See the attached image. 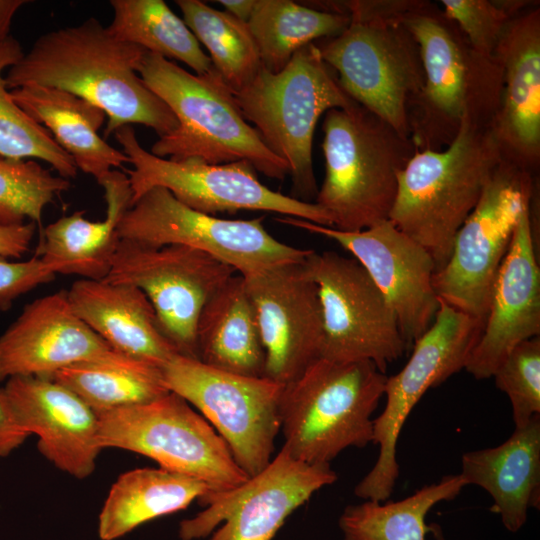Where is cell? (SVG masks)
Listing matches in <instances>:
<instances>
[{
	"mask_svg": "<svg viewBox=\"0 0 540 540\" xmlns=\"http://www.w3.org/2000/svg\"><path fill=\"white\" fill-rule=\"evenodd\" d=\"M147 51L120 41L90 17L75 26L47 32L9 68V90L27 85L58 88L102 109L107 117L103 136L141 124L159 137L177 127L168 106L143 82L137 68Z\"/></svg>",
	"mask_w": 540,
	"mask_h": 540,
	"instance_id": "1",
	"label": "cell"
},
{
	"mask_svg": "<svg viewBox=\"0 0 540 540\" xmlns=\"http://www.w3.org/2000/svg\"><path fill=\"white\" fill-rule=\"evenodd\" d=\"M387 377L369 360L316 359L283 387L282 447L299 461L323 464L349 447L367 446Z\"/></svg>",
	"mask_w": 540,
	"mask_h": 540,
	"instance_id": "6",
	"label": "cell"
},
{
	"mask_svg": "<svg viewBox=\"0 0 540 540\" xmlns=\"http://www.w3.org/2000/svg\"><path fill=\"white\" fill-rule=\"evenodd\" d=\"M483 325L440 300L432 325L413 343L408 362L397 374L387 377L386 404L373 420V443L379 446V455L356 485L357 497L378 502L390 497L399 476L396 447L406 419L430 388L465 368Z\"/></svg>",
	"mask_w": 540,
	"mask_h": 540,
	"instance_id": "13",
	"label": "cell"
},
{
	"mask_svg": "<svg viewBox=\"0 0 540 540\" xmlns=\"http://www.w3.org/2000/svg\"><path fill=\"white\" fill-rule=\"evenodd\" d=\"M197 358L210 367L264 377L265 351L241 275L232 276L204 305L196 326Z\"/></svg>",
	"mask_w": 540,
	"mask_h": 540,
	"instance_id": "28",
	"label": "cell"
},
{
	"mask_svg": "<svg viewBox=\"0 0 540 540\" xmlns=\"http://www.w3.org/2000/svg\"><path fill=\"white\" fill-rule=\"evenodd\" d=\"M161 369L167 389L203 414L249 477L267 467L281 428L283 384L222 371L179 354Z\"/></svg>",
	"mask_w": 540,
	"mask_h": 540,
	"instance_id": "12",
	"label": "cell"
},
{
	"mask_svg": "<svg viewBox=\"0 0 540 540\" xmlns=\"http://www.w3.org/2000/svg\"><path fill=\"white\" fill-rule=\"evenodd\" d=\"M120 239L149 247L184 245L206 252L239 275L303 260L310 252L285 244L263 225V217L229 220L196 211L167 189L154 187L125 212Z\"/></svg>",
	"mask_w": 540,
	"mask_h": 540,
	"instance_id": "14",
	"label": "cell"
},
{
	"mask_svg": "<svg viewBox=\"0 0 540 540\" xmlns=\"http://www.w3.org/2000/svg\"><path fill=\"white\" fill-rule=\"evenodd\" d=\"M0 403L12 422L38 437L39 452L77 479L95 470L99 417L76 394L48 377L15 376L0 385Z\"/></svg>",
	"mask_w": 540,
	"mask_h": 540,
	"instance_id": "20",
	"label": "cell"
},
{
	"mask_svg": "<svg viewBox=\"0 0 540 540\" xmlns=\"http://www.w3.org/2000/svg\"><path fill=\"white\" fill-rule=\"evenodd\" d=\"M10 94L30 118L51 133L77 168L97 182L111 170L129 163L122 150L99 135L107 117L96 105L67 91L42 85L23 86L10 90Z\"/></svg>",
	"mask_w": 540,
	"mask_h": 540,
	"instance_id": "27",
	"label": "cell"
},
{
	"mask_svg": "<svg viewBox=\"0 0 540 540\" xmlns=\"http://www.w3.org/2000/svg\"><path fill=\"white\" fill-rule=\"evenodd\" d=\"M98 184L104 189L107 207L103 220L91 221L84 211H75L41 231L35 256L52 266L57 274L103 280L110 271L120 242L119 223L131 207L132 192L127 174L115 169Z\"/></svg>",
	"mask_w": 540,
	"mask_h": 540,
	"instance_id": "25",
	"label": "cell"
},
{
	"mask_svg": "<svg viewBox=\"0 0 540 540\" xmlns=\"http://www.w3.org/2000/svg\"><path fill=\"white\" fill-rule=\"evenodd\" d=\"M27 433L19 429L10 419L0 403V457L10 455L19 448L29 437Z\"/></svg>",
	"mask_w": 540,
	"mask_h": 540,
	"instance_id": "41",
	"label": "cell"
},
{
	"mask_svg": "<svg viewBox=\"0 0 540 540\" xmlns=\"http://www.w3.org/2000/svg\"><path fill=\"white\" fill-rule=\"evenodd\" d=\"M24 55L21 44L12 36L0 43V156L14 159H39L59 176L70 179L78 168L54 140L51 133L30 118L12 99L3 71Z\"/></svg>",
	"mask_w": 540,
	"mask_h": 540,
	"instance_id": "35",
	"label": "cell"
},
{
	"mask_svg": "<svg viewBox=\"0 0 540 540\" xmlns=\"http://www.w3.org/2000/svg\"><path fill=\"white\" fill-rule=\"evenodd\" d=\"M337 480L329 463L309 464L285 448L242 485L198 500L203 511L179 524L181 540H272L288 516Z\"/></svg>",
	"mask_w": 540,
	"mask_h": 540,
	"instance_id": "17",
	"label": "cell"
},
{
	"mask_svg": "<svg viewBox=\"0 0 540 540\" xmlns=\"http://www.w3.org/2000/svg\"><path fill=\"white\" fill-rule=\"evenodd\" d=\"M276 220L327 237L350 252L395 314L407 349L432 325L440 306L432 285L435 262L419 243L389 220L358 232L288 216Z\"/></svg>",
	"mask_w": 540,
	"mask_h": 540,
	"instance_id": "18",
	"label": "cell"
},
{
	"mask_svg": "<svg viewBox=\"0 0 540 540\" xmlns=\"http://www.w3.org/2000/svg\"><path fill=\"white\" fill-rule=\"evenodd\" d=\"M113 134L133 166L125 169L132 192L131 205L148 190L163 187L184 205L212 216L250 210L333 226L328 213L316 203L286 196L262 184L247 161L225 164L196 159L173 161L144 149L131 125Z\"/></svg>",
	"mask_w": 540,
	"mask_h": 540,
	"instance_id": "10",
	"label": "cell"
},
{
	"mask_svg": "<svg viewBox=\"0 0 540 540\" xmlns=\"http://www.w3.org/2000/svg\"><path fill=\"white\" fill-rule=\"evenodd\" d=\"M400 21L418 44L425 76L409 111L416 147L440 150L448 146L465 114L494 123L503 86L496 58L477 54L457 25L431 4L422 2Z\"/></svg>",
	"mask_w": 540,
	"mask_h": 540,
	"instance_id": "4",
	"label": "cell"
},
{
	"mask_svg": "<svg viewBox=\"0 0 540 540\" xmlns=\"http://www.w3.org/2000/svg\"><path fill=\"white\" fill-rule=\"evenodd\" d=\"M305 265L321 307L320 358L369 360L386 373L407 346L395 314L367 271L355 258L334 251L311 250Z\"/></svg>",
	"mask_w": 540,
	"mask_h": 540,
	"instance_id": "15",
	"label": "cell"
},
{
	"mask_svg": "<svg viewBox=\"0 0 540 540\" xmlns=\"http://www.w3.org/2000/svg\"><path fill=\"white\" fill-rule=\"evenodd\" d=\"M111 351L75 314L67 290H60L27 304L0 335V383L15 376L50 378Z\"/></svg>",
	"mask_w": 540,
	"mask_h": 540,
	"instance_id": "22",
	"label": "cell"
},
{
	"mask_svg": "<svg viewBox=\"0 0 540 540\" xmlns=\"http://www.w3.org/2000/svg\"><path fill=\"white\" fill-rule=\"evenodd\" d=\"M496 387L511 403L515 427L525 426L540 415V339L534 337L516 345L495 370Z\"/></svg>",
	"mask_w": 540,
	"mask_h": 540,
	"instance_id": "37",
	"label": "cell"
},
{
	"mask_svg": "<svg viewBox=\"0 0 540 540\" xmlns=\"http://www.w3.org/2000/svg\"><path fill=\"white\" fill-rule=\"evenodd\" d=\"M322 128L325 177L315 203L332 228L358 232L388 220L413 140L357 103L327 111Z\"/></svg>",
	"mask_w": 540,
	"mask_h": 540,
	"instance_id": "5",
	"label": "cell"
},
{
	"mask_svg": "<svg viewBox=\"0 0 540 540\" xmlns=\"http://www.w3.org/2000/svg\"><path fill=\"white\" fill-rule=\"evenodd\" d=\"M225 11L237 19L247 23L253 11L255 0H218Z\"/></svg>",
	"mask_w": 540,
	"mask_h": 540,
	"instance_id": "43",
	"label": "cell"
},
{
	"mask_svg": "<svg viewBox=\"0 0 540 540\" xmlns=\"http://www.w3.org/2000/svg\"><path fill=\"white\" fill-rule=\"evenodd\" d=\"M50 378L76 394L97 416L145 404L170 392L160 366L114 350L67 366Z\"/></svg>",
	"mask_w": 540,
	"mask_h": 540,
	"instance_id": "30",
	"label": "cell"
},
{
	"mask_svg": "<svg viewBox=\"0 0 540 540\" xmlns=\"http://www.w3.org/2000/svg\"><path fill=\"white\" fill-rule=\"evenodd\" d=\"M465 486L460 474L447 475L400 501L349 505L339 518L344 540H425L431 531L425 523L428 512L437 503L454 499Z\"/></svg>",
	"mask_w": 540,
	"mask_h": 540,
	"instance_id": "33",
	"label": "cell"
},
{
	"mask_svg": "<svg viewBox=\"0 0 540 540\" xmlns=\"http://www.w3.org/2000/svg\"><path fill=\"white\" fill-rule=\"evenodd\" d=\"M56 274L52 266L35 255L26 261L0 256V311H7L20 296L51 282Z\"/></svg>",
	"mask_w": 540,
	"mask_h": 540,
	"instance_id": "39",
	"label": "cell"
},
{
	"mask_svg": "<svg viewBox=\"0 0 540 540\" xmlns=\"http://www.w3.org/2000/svg\"><path fill=\"white\" fill-rule=\"evenodd\" d=\"M494 57L503 86L494 128L503 156L531 174L540 159V12L514 16Z\"/></svg>",
	"mask_w": 540,
	"mask_h": 540,
	"instance_id": "23",
	"label": "cell"
},
{
	"mask_svg": "<svg viewBox=\"0 0 540 540\" xmlns=\"http://www.w3.org/2000/svg\"><path fill=\"white\" fill-rule=\"evenodd\" d=\"M235 274L228 264L192 247L172 244L155 248L120 239L103 280L140 289L177 353L198 360L196 326L200 313Z\"/></svg>",
	"mask_w": 540,
	"mask_h": 540,
	"instance_id": "16",
	"label": "cell"
},
{
	"mask_svg": "<svg viewBox=\"0 0 540 540\" xmlns=\"http://www.w3.org/2000/svg\"><path fill=\"white\" fill-rule=\"evenodd\" d=\"M503 158L494 123L465 114L445 149H416L398 173L388 220L430 254L436 271Z\"/></svg>",
	"mask_w": 540,
	"mask_h": 540,
	"instance_id": "2",
	"label": "cell"
},
{
	"mask_svg": "<svg viewBox=\"0 0 540 540\" xmlns=\"http://www.w3.org/2000/svg\"><path fill=\"white\" fill-rule=\"evenodd\" d=\"M183 21L209 52L213 68L233 93L247 86L262 68L247 23L199 0H176Z\"/></svg>",
	"mask_w": 540,
	"mask_h": 540,
	"instance_id": "34",
	"label": "cell"
},
{
	"mask_svg": "<svg viewBox=\"0 0 540 540\" xmlns=\"http://www.w3.org/2000/svg\"><path fill=\"white\" fill-rule=\"evenodd\" d=\"M113 18L108 31L116 39L142 47L168 60L183 62L197 75L214 68L200 43L162 0H111Z\"/></svg>",
	"mask_w": 540,
	"mask_h": 540,
	"instance_id": "32",
	"label": "cell"
},
{
	"mask_svg": "<svg viewBox=\"0 0 540 540\" xmlns=\"http://www.w3.org/2000/svg\"><path fill=\"white\" fill-rule=\"evenodd\" d=\"M70 181L33 159L0 156V226L33 222L41 227L45 208L70 188Z\"/></svg>",
	"mask_w": 540,
	"mask_h": 540,
	"instance_id": "36",
	"label": "cell"
},
{
	"mask_svg": "<svg viewBox=\"0 0 540 540\" xmlns=\"http://www.w3.org/2000/svg\"><path fill=\"white\" fill-rule=\"evenodd\" d=\"M212 493L201 480L163 468H137L112 484L98 518L101 540L118 539L158 517L187 508Z\"/></svg>",
	"mask_w": 540,
	"mask_h": 540,
	"instance_id": "29",
	"label": "cell"
},
{
	"mask_svg": "<svg viewBox=\"0 0 540 540\" xmlns=\"http://www.w3.org/2000/svg\"><path fill=\"white\" fill-rule=\"evenodd\" d=\"M36 226L33 222L18 226H0V256L8 259L21 258L29 250Z\"/></svg>",
	"mask_w": 540,
	"mask_h": 540,
	"instance_id": "40",
	"label": "cell"
},
{
	"mask_svg": "<svg viewBox=\"0 0 540 540\" xmlns=\"http://www.w3.org/2000/svg\"><path fill=\"white\" fill-rule=\"evenodd\" d=\"M305 258L241 275L265 351L264 377L283 385L320 358L321 307Z\"/></svg>",
	"mask_w": 540,
	"mask_h": 540,
	"instance_id": "19",
	"label": "cell"
},
{
	"mask_svg": "<svg viewBox=\"0 0 540 540\" xmlns=\"http://www.w3.org/2000/svg\"><path fill=\"white\" fill-rule=\"evenodd\" d=\"M444 16L454 22L471 48L486 58L494 53L508 22L518 13L521 2L488 0H442Z\"/></svg>",
	"mask_w": 540,
	"mask_h": 540,
	"instance_id": "38",
	"label": "cell"
},
{
	"mask_svg": "<svg viewBox=\"0 0 540 540\" xmlns=\"http://www.w3.org/2000/svg\"><path fill=\"white\" fill-rule=\"evenodd\" d=\"M98 417L101 449L143 455L160 468L203 481L212 493L234 489L249 478L209 422L174 392Z\"/></svg>",
	"mask_w": 540,
	"mask_h": 540,
	"instance_id": "9",
	"label": "cell"
},
{
	"mask_svg": "<svg viewBox=\"0 0 540 540\" xmlns=\"http://www.w3.org/2000/svg\"><path fill=\"white\" fill-rule=\"evenodd\" d=\"M29 2L27 0H0V43L10 36L11 24L17 11Z\"/></svg>",
	"mask_w": 540,
	"mask_h": 540,
	"instance_id": "42",
	"label": "cell"
},
{
	"mask_svg": "<svg viewBox=\"0 0 540 540\" xmlns=\"http://www.w3.org/2000/svg\"><path fill=\"white\" fill-rule=\"evenodd\" d=\"M461 477L467 485L485 489L493 499L490 510L511 532L527 520L540 500V415L516 428L502 444L462 456Z\"/></svg>",
	"mask_w": 540,
	"mask_h": 540,
	"instance_id": "26",
	"label": "cell"
},
{
	"mask_svg": "<svg viewBox=\"0 0 540 540\" xmlns=\"http://www.w3.org/2000/svg\"><path fill=\"white\" fill-rule=\"evenodd\" d=\"M350 23L346 14L290 0H255L247 21L262 67L281 71L301 48L337 36Z\"/></svg>",
	"mask_w": 540,
	"mask_h": 540,
	"instance_id": "31",
	"label": "cell"
},
{
	"mask_svg": "<svg viewBox=\"0 0 540 540\" xmlns=\"http://www.w3.org/2000/svg\"><path fill=\"white\" fill-rule=\"evenodd\" d=\"M137 72L178 123L152 145L153 155L208 164L247 161L276 180L289 174L286 163L268 149L246 121L233 91L215 69L203 75L192 74L171 60L146 52Z\"/></svg>",
	"mask_w": 540,
	"mask_h": 540,
	"instance_id": "3",
	"label": "cell"
},
{
	"mask_svg": "<svg viewBox=\"0 0 540 540\" xmlns=\"http://www.w3.org/2000/svg\"><path fill=\"white\" fill-rule=\"evenodd\" d=\"M247 122L268 149L283 160L292 178L291 197H316L312 144L319 118L330 109L356 104L341 88L315 42L298 50L279 72L259 70L234 93Z\"/></svg>",
	"mask_w": 540,
	"mask_h": 540,
	"instance_id": "7",
	"label": "cell"
},
{
	"mask_svg": "<svg viewBox=\"0 0 540 540\" xmlns=\"http://www.w3.org/2000/svg\"><path fill=\"white\" fill-rule=\"evenodd\" d=\"M67 296L75 314L112 350L160 367L178 354L137 287L81 278Z\"/></svg>",
	"mask_w": 540,
	"mask_h": 540,
	"instance_id": "24",
	"label": "cell"
},
{
	"mask_svg": "<svg viewBox=\"0 0 540 540\" xmlns=\"http://www.w3.org/2000/svg\"><path fill=\"white\" fill-rule=\"evenodd\" d=\"M538 253L529 204L515 227L493 285L481 334L464 368L476 379L491 378L516 345L539 336Z\"/></svg>",
	"mask_w": 540,
	"mask_h": 540,
	"instance_id": "21",
	"label": "cell"
},
{
	"mask_svg": "<svg viewBox=\"0 0 540 540\" xmlns=\"http://www.w3.org/2000/svg\"><path fill=\"white\" fill-rule=\"evenodd\" d=\"M532 194V175L503 158L458 230L446 264L433 275L440 300L484 324L498 270Z\"/></svg>",
	"mask_w": 540,
	"mask_h": 540,
	"instance_id": "11",
	"label": "cell"
},
{
	"mask_svg": "<svg viewBox=\"0 0 540 540\" xmlns=\"http://www.w3.org/2000/svg\"><path fill=\"white\" fill-rule=\"evenodd\" d=\"M341 6L350 23L315 43L322 59L353 101L411 138L409 111L425 81L418 44L401 16L373 13L360 1Z\"/></svg>",
	"mask_w": 540,
	"mask_h": 540,
	"instance_id": "8",
	"label": "cell"
}]
</instances>
